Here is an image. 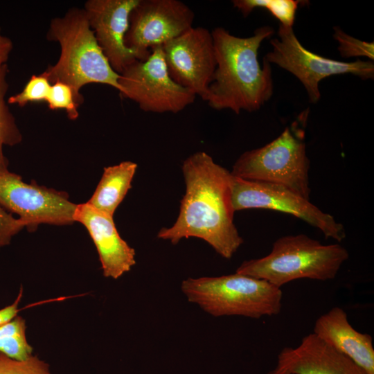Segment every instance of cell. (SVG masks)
Listing matches in <instances>:
<instances>
[{"label": "cell", "mask_w": 374, "mask_h": 374, "mask_svg": "<svg viewBox=\"0 0 374 374\" xmlns=\"http://www.w3.org/2000/svg\"><path fill=\"white\" fill-rule=\"evenodd\" d=\"M181 169L186 193L178 217L171 227L161 229L158 238L174 244L183 238H201L230 259L244 242L233 222L231 172L205 152L189 156Z\"/></svg>", "instance_id": "obj_1"}, {"label": "cell", "mask_w": 374, "mask_h": 374, "mask_svg": "<svg viewBox=\"0 0 374 374\" xmlns=\"http://www.w3.org/2000/svg\"><path fill=\"white\" fill-rule=\"evenodd\" d=\"M274 33L269 26L256 29L253 35L240 37L222 27L211 31L216 67L203 100L217 110L259 109L272 96L274 84L270 64L258 60L261 43Z\"/></svg>", "instance_id": "obj_2"}, {"label": "cell", "mask_w": 374, "mask_h": 374, "mask_svg": "<svg viewBox=\"0 0 374 374\" xmlns=\"http://www.w3.org/2000/svg\"><path fill=\"white\" fill-rule=\"evenodd\" d=\"M46 38L59 43L60 55L44 73L51 84L69 85L78 106L84 100L80 90L87 84H107L119 91V74L103 53L83 8H72L63 17L52 19Z\"/></svg>", "instance_id": "obj_3"}, {"label": "cell", "mask_w": 374, "mask_h": 374, "mask_svg": "<svg viewBox=\"0 0 374 374\" xmlns=\"http://www.w3.org/2000/svg\"><path fill=\"white\" fill-rule=\"evenodd\" d=\"M348 257L347 249L338 243L323 244L305 234L285 235L273 243L269 254L244 261L235 273L281 288L301 278L334 279Z\"/></svg>", "instance_id": "obj_4"}, {"label": "cell", "mask_w": 374, "mask_h": 374, "mask_svg": "<svg viewBox=\"0 0 374 374\" xmlns=\"http://www.w3.org/2000/svg\"><path fill=\"white\" fill-rule=\"evenodd\" d=\"M188 300L214 317L259 319L280 313L281 288L269 282L235 273L216 277L188 278L181 283Z\"/></svg>", "instance_id": "obj_5"}, {"label": "cell", "mask_w": 374, "mask_h": 374, "mask_svg": "<svg viewBox=\"0 0 374 374\" xmlns=\"http://www.w3.org/2000/svg\"><path fill=\"white\" fill-rule=\"evenodd\" d=\"M305 131L299 121L293 122L274 140L242 153L231 174L241 179L284 186L310 199Z\"/></svg>", "instance_id": "obj_6"}, {"label": "cell", "mask_w": 374, "mask_h": 374, "mask_svg": "<svg viewBox=\"0 0 374 374\" xmlns=\"http://www.w3.org/2000/svg\"><path fill=\"white\" fill-rule=\"evenodd\" d=\"M119 93L146 112L178 113L194 103L196 95L170 76L162 45L150 49L145 60H136L119 74Z\"/></svg>", "instance_id": "obj_7"}, {"label": "cell", "mask_w": 374, "mask_h": 374, "mask_svg": "<svg viewBox=\"0 0 374 374\" xmlns=\"http://www.w3.org/2000/svg\"><path fill=\"white\" fill-rule=\"evenodd\" d=\"M272 49L264 60L291 73L302 83L310 102L321 97L319 82L326 78L350 73L362 80L373 79V61L341 62L319 55L305 48L297 39L293 27L280 24L278 37L270 41Z\"/></svg>", "instance_id": "obj_8"}, {"label": "cell", "mask_w": 374, "mask_h": 374, "mask_svg": "<svg viewBox=\"0 0 374 374\" xmlns=\"http://www.w3.org/2000/svg\"><path fill=\"white\" fill-rule=\"evenodd\" d=\"M231 197L235 211L249 208L278 211L292 215L318 229L326 238L339 242L346 238L344 225L332 215L323 212L310 199L284 186L232 175Z\"/></svg>", "instance_id": "obj_9"}, {"label": "cell", "mask_w": 374, "mask_h": 374, "mask_svg": "<svg viewBox=\"0 0 374 374\" xmlns=\"http://www.w3.org/2000/svg\"><path fill=\"white\" fill-rule=\"evenodd\" d=\"M76 205L65 192L27 184L8 169L0 170V206L18 215L29 231L41 224H73Z\"/></svg>", "instance_id": "obj_10"}, {"label": "cell", "mask_w": 374, "mask_h": 374, "mask_svg": "<svg viewBox=\"0 0 374 374\" xmlns=\"http://www.w3.org/2000/svg\"><path fill=\"white\" fill-rule=\"evenodd\" d=\"M195 13L179 0H139L129 17L125 46L138 60H145L152 47L163 45L193 27Z\"/></svg>", "instance_id": "obj_11"}, {"label": "cell", "mask_w": 374, "mask_h": 374, "mask_svg": "<svg viewBox=\"0 0 374 374\" xmlns=\"http://www.w3.org/2000/svg\"><path fill=\"white\" fill-rule=\"evenodd\" d=\"M162 48L171 78L204 100L216 67L211 31L193 26Z\"/></svg>", "instance_id": "obj_12"}, {"label": "cell", "mask_w": 374, "mask_h": 374, "mask_svg": "<svg viewBox=\"0 0 374 374\" xmlns=\"http://www.w3.org/2000/svg\"><path fill=\"white\" fill-rule=\"evenodd\" d=\"M139 0H88L84 3L88 22L110 66L121 74L137 60L125 44L129 17Z\"/></svg>", "instance_id": "obj_13"}, {"label": "cell", "mask_w": 374, "mask_h": 374, "mask_svg": "<svg viewBox=\"0 0 374 374\" xmlns=\"http://www.w3.org/2000/svg\"><path fill=\"white\" fill-rule=\"evenodd\" d=\"M73 220L89 232L105 277L117 279L135 265V251L119 235L112 216L86 202L76 205Z\"/></svg>", "instance_id": "obj_14"}, {"label": "cell", "mask_w": 374, "mask_h": 374, "mask_svg": "<svg viewBox=\"0 0 374 374\" xmlns=\"http://www.w3.org/2000/svg\"><path fill=\"white\" fill-rule=\"evenodd\" d=\"M276 368L290 374H367L313 332L303 337L299 346L283 348Z\"/></svg>", "instance_id": "obj_15"}, {"label": "cell", "mask_w": 374, "mask_h": 374, "mask_svg": "<svg viewBox=\"0 0 374 374\" xmlns=\"http://www.w3.org/2000/svg\"><path fill=\"white\" fill-rule=\"evenodd\" d=\"M313 333L344 354L367 374H374L372 337L356 330L344 310L334 307L315 321Z\"/></svg>", "instance_id": "obj_16"}, {"label": "cell", "mask_w": 374, "mask_h": 374, "mask_svg": "<svg viewBox=\"0 0 374 374\" xmlns=\"http://www.w3.org/2000/svg\"><path fill=\"white\" fill-rule=\"evenodd\" d=\"M136 168L137 164L130 161L105 168L93 194L87 202L114 217L117 207L132 187Z\"/></svg>", "instance_id": "obj_17"}, {"label": "cell", "mask_w": 374, "mask_h": 374, "mask_svg": "<svg viewBox=\"0 0 374 374\" xmlns=\"http://www.w3.org/2000/svg\"><path fill=\"white\" fill-rule=\"evenodd\" d=\"M8 73V66L6 64L0 69V170L8 169V160L3 154V146H14L22 141V134L6 101L9 88Z\"/></svg>", "instance_id": "obj_18"}, {"label": "cell", "mask_w": 374, "mask_h": 374, "mask_svg": "<svg viewBox=\"0 0 374 374\" xmlns=\"http://www.w3.org/2000/svg\"><path fill=\"white\" fill-rule=\"evenodd\" d=\"M26 321L17 315L0 326V353L17 360H25L33 353L27 341Z\"/></svg>", "instance_id": "obj_19"}, {"label": "cell", "mask_w": 374, "mask_h": 374, "mask_svg": "<svg viewBox=\"0 0 374 374\" xmlns=\"http://www.w3.org/2000/svg\"><path fill=\"white\" fill-rule=\"evenodd\" d=\"M301 1L294 0H233L232 3L244 17L248 16L256 8L267 9L280 24L293 27L296 12Z\"/></svg>", "instance_id": "obj_20"}, {"label": "cell", "mask_w": 374, "mask_h": 374, "mask_svg": "<svg viewBox=\"0 0 374 374\" xmlns=\"http://www.w3.org/2000/svg\"><path fill=\"white\" fill-rule=\"evenodd\" d=\"M51 87V83L44 72L39 75H33L24 89L10 96L7 103L23 107L29 103L45 101Z\"/></svg>", "instance_id": "obj_21"}, {"label": "cell", "mask_w": 374, "mask_h": 374, "mask_svg": "<svg viewBox=\"0 0 374 374\" xmlns=\"http://www.w3.org/2000/svg\"><path fill=\"white\" fill-rule=\"evenodd\" d=\"M45 102L51 110L64 109L70 120H75L79 116V106L75 103L73 91L64 82L57 81L51 84Z\"/></svg>", "instance_id": "obj_22"}, {"label": "cell", "mask_w": 374, "mask_h": 374, "mask_svg": "<svg viewBox=\"0 0 374 374\" xmlns=\"http://www.w3.org/2000/svg\"><path fill=\"white\" fill-rule=\"evenodd\" d=\"M333 28V37L339 43L338 51L343 57H366L373 62V42L358 39L346 33L339 26H335Z\"/></svg>", "instance_id": "obj_23"}, {"label": "cell", "mask_w": 374, "mask_h": 374, "mask_svg": "<svg viewBox=\"0 0 374 374\" xmlns=\"http://www.w3.org/2000/svg\"><path fill=\"white\" fill-rule=\"evenodd\" d=\"M0 374H53L49 365L37 356L25 360L12 359L0 353Z\"/></svg>", "instance_id": "obj_24"}, {"label": "cell", "mask_w": 374, "mask_h": 374, "mask_svg": "<svg viewBox=\"0 0 374 374\" xmlns=\"http://www.w3.org/2000/svg\"><path fill=\"white\" fill-rule=\"evenodd\" d=\"M26 226L24 221L14 217L0 206V249L9 244L12 237Z\"/></svg>", "instance_id": "obj_25"}, {"label": "cell", "mask_w": 374, "mask_h": 374, "mask_svg": "<svg viewBox=\"0 0 374 374\" xmlns=\"http://www.w3.org/2000/svg\"><path fill=\"white\" fill-rule=\"evenodd\" d=\"M21 296L22 288L20 289L18 296L13 303L0 310V326L17 316L19 311L18 305Z\"/></svg>", "instance_id": "obj_26"}, {"label": "cell", "mask_w": 374, "mask_h": 374, "mask_svg": "<svg viewBox=\"0 0 374 374\" xmlns=\"http://www.w3.org/2000/svg\"><path fill=\"white\" fill-rule=\"evenodd\" d=\"M13 49L12 40L1 33L0 28V69L6 64H8L11 51Z\"/></svg>", "instance_id": "obj_27"}, {"label": "cell", "mask_w": 374, "mask_h": 374, "mask_svg": "<svg viewBox=\"0 0 374 374\" xmlns=\"http://www.w3.org/2000/svg\"><path fill=\"white\" fill-rule=\"evenodd\" d=\"M267 374H290V373L281 371L275 367L274 369L269 371Z\"/></svg>", "instance_id": "obj_28"}]
</instances>
